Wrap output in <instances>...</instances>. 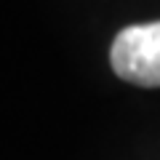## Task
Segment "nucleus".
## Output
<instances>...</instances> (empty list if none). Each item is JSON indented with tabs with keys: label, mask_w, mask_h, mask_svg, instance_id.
Instances as JSON below:
<instances>
[{
	"label": "nucleus",
	"mask_w": 160,
	"mask_h": 160,
	"mask_svg": "<svg viewBox=\"0 0 160 160\" xmlns=\"http://www.w3.org/2000/svg\"><path fill=\"white\" fill-rule=\"evenodd\" d=\"M109 62L115 75L133 86H160V22L120 29L109 51Z\"/></svg>",
	"instance_id": "nucleus-1"
}]
</instances>
